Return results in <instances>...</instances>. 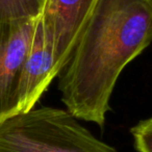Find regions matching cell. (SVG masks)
I'll use <instances>...</instances> for the list:
<instances>
[{
  "instance_id": "5b68a950",
  "label": "cell",
  "mask_w": 152,
  "mask_h": 152,
  "mask_svg": "<svg viewBox=\"0 0 152 152\" xmlns=\"http://www.w3.org/2000/svg\"><path fill=\"white\" fill-rule=\"evenodd\" d=\"M55 77H57V73L55 71L54 54L45 39L39 19L32 45L19 73L17 114L34 108Z\"/></svg>"
},
{
  "instance_id": "52a82bcc",
  "label": "cell",
  "mask_w": 152,
  "mask_h": 152,
  "mask_svg": "<svg viewBox=\"0 0 152 152\" xmlns=\"http://www.w3.org/2000/svg\"><path fill=\"white\" fill-rule=\"evenodd\" d=\"M137 152H152V118L140 121L130 128Z\"/></svg>"
},
{
  "instance_id": "277c9868",
  "label": "cell",
  "mask_w": 152,
  "mask_h": 152,
  "mask_svg": "<svg viewBox=\"0 0 152 152\" xmlns=\"http://www.w3.org/2000/svg\"><path fill=\"white\" fill-rule=\"evenodd\" d=\"M96 2L97 0H45L40 22L53 50L57 76Z\"/></svg>"
},
{
  "instance_id": "7a4b0ae2",
  "label": "cell",
  "mask_w": 152,
  "mask_h": 152,
  "mask_svg": "<svg viewBox=\"0 0 152 152\" xmlns=\"http://www.w3.org/2000/svg\"><path fill=\"white\" fill-rule=\"evenodd\" d=\"M0 152H118L69 110L31 108L0 121Z\"/></svg>"
},
{
  "instance_id": "8992f818",
  "label": "cell",
  "mask_w": 152,
  "mask_h": 152,
  "mask_svg": "<svg viewBox=\"0 0 152 152\" xmlns=\"http://www.w3.org/2000/svg\"><path fill=\"white\" fill-rule=\"evenodd\" d=\"M45 0H0V22L39 19Z\"/></svg>"
},
{
  "instance_id": "3957f363",
  "label": "cell",
  "mask_w": 152,
  "mask_h": 152,
  "mask_svg": "<svg viewBox=\"0 0 152 152\" xmlns=\"http://www.w3.org/2000/svg\"><path fill=\"white\" fill-rule=\"evenodd\" d=\"M39 19L0 22V121L18 113V78Z\"/></svg>"
},
{
  "instance_id": "6da1fadb",
  "label": "cell",
  "mask_w": 152,
  "mask_h": 152,
  "mask_svg": "<svg viewBox=\"0 0 152 152\" xmlns=\"http://www.w3.org/2000/svg\"><path fill=\"white\" fill-rule=\"evenodd\" d=\"M151 43L152 0H97L57 76L67 110L103 127L119 76Z\"/></svg>"
}]
</instances>
